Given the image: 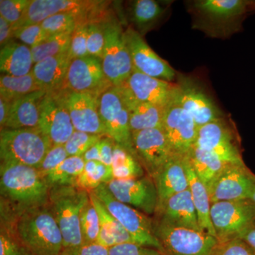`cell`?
<instances>
[{"label":"cell","mask_w":255,"mask_h":255,"mask_svg":"<svg viewBox=\"0 0 255 255\" xmlns=\"http://www.w3.org/2000/svg\"><path fill=\"white\" fill-rule=\"evenodd\" d=\"M1 199L9 202L16 214L48 205L50 188L36 167L1 163Z\"/></svg>","instance_id":"6da1fadb"},{"label":"cell","mask_w":255,"mask_h":255,"mask_svg":"<svg viewBox=\"0 0 255 255\" xmlns=\"http://www.w3.org/2000/svg\"><path fill=\"white\" fill-rule=\"evenodd\" d=\"M14 38V30L12 25L4 18L0 16V45L6 46Z\"/></svg>","instance_id":"816d5d0a"},{"label":"cell","mask_w":255,"mask_h":255,"mask_svg":"<svg viewBox=\"0 0 255 255\" xmlns=\"http://www.w3.org/2000/svg\"><path fill=\"white\" fill-rule=\"evenodd\" d=\"M104 136L105 135L75 130L64 146L69 157H82L89 149L97 144Z\"/></svg>","instance_id":"ab89813d"},{"label":"cell","mask_w":255,"mask_h":255,"mask_svg":"<svg viewBox=\"0 0 255 255\" xmlns=\"http://www.w3.org/2000/svg\"><path fill=\"white\" fill-rule=\"evenodd\" d=\"M105 33V46L102 57V67L109 81L118 87L133 72L124 30L117 19L102 22Z\"/></svg>","instance_id":"9c48e42d"},{"label":"cell","mask_w":255,"mask_h":255,"mask_svg":"<svg viewBox=\"0 0 255 255\" xmlns=\"http://www.w3.org/2000/svg\"><path fill=\"white\" fill-rule=\"evenodd\" d=\"M39 90H42L32 72L22 77L6 75L0 77V99L10 103Z\"/></svg>","instance_id":"1f68e13d"},{"label":"cell","mask_w":255,"mask_h":255,"mask_svg":"<svg viewBox=\"0 0 255 255\" xmlns=\"http://www.w3.org/2000/svg\"><path fill=\"white\" fill-rule=\"evenodd\" d=\"M251 200L253 201V203L255 204V187L254 190H253V193H252L251 196Z\"/></svg>","instance_id":"9f6ffc18"},{"label":"cell","mask_w":255,"mask_h":255,"mask_svg":"<svg viewBox=\"0 0 255 255\" xmlns=\"http://www.w3.org/2000/svg\"><path fill=\"white\" fill-rule=\"evenodd\" d=\"M85 13L66 12L53 15L42 21L40 24L48 36L72 34L79 23L90 21Z\"/></svg>","instance_id":"d590c367"},{"label":"cell","mask_w":255,"mask_h":255,"mask_svg":"<svg viewBox=\"0 0 255 255\" xmlns=\"http://www.w3.org/2000/svg\"><path fill=\"white\" fill-rule=\"evenodd\" d=\"M85 164L82 157H68L58 167L46 174L45 179L50 188L75 186Z\"/></svg>","instance_id":"836d02e7"},{"label":"cell","mask_w":255,"mask_h":255,"mask_svg":"<svg viewBox=\"0 0 255 255\" xmlns=\"http://www.w3.org/2000/svg\"><path fill=\"white\" fill-rule=\"evenodd\" d=\"M70 62L68 53L50 57L34 64L32 74L42 90L56 93L63 90Z\"/></svg>","instance_id":"484cf974"},{"label":"cell","mask_w":255,"mask_h":255,"mask_svg":"<svg viewBox=\"0 0 255 255\" xmlns=\"http://www.w3.org/2000/svg\"><path fill=\"white\" fill-rule=\"evenodd\" d=\"M187 169L189 189L190 191L193 203L201 230L216 237L214 227L211 219V203L210 200L209 190L205 184L198 177L194 169L191 167L187 155Z\"/></svg>","instance_id":"f1b7e54d"},{"label":"cell","mask_w":255,"mask_h":255,"mask_svg":"<svg viewBox=\"0 0 255 255\" xmlns=\"http://www.w3.org/2000/svg\"><path fill=\"white\" fill-rule=\"evenodd\" d=\"M112 87L104 72L102 60L88 55L71 60L63 90L100 97Z\"/></svg>","instance_id":"e0dca14e"},{"label":"cell","mask_w":255,"mask_h":255,"mask_svg":"<svg viewBox=\"0 0 255 255\" xmlns=\"http://www.w3.org/2000/svg\"><path fill=\"white\" fill-rule=\"evenodd\" d=\"M99 108L106 136L136 157L132 145L129 111L117 87H111L100 96Z\"/></svg>","instance_id":"7c38bea8"},{"label":"cell","mask_w":255,"mask_h":255,"mask_svg":"<svg viewBox=\"0 0 255 255\" xmlns=\"http://www.w3.org/2000/svg\"><path fill=\"white\" fill-rule=\"evenodd\" d=\"M46 93L45 90H39L13 102L7 122L3 129L38 128L40 119V105Z\"/></svg>","instance_id":"4316f807"},{"label":"cell","mask_w":255,"mask_h":255,"mask_svg":"<svg viewBox=\"0 0 255 255\" xmlns=\"http://www.w3.org/2000/svg\"><path fill=\"white\" fill-rule=\"evenodd\" d=\"M169 4V1L156 0L128 1L126 7L127 21L130 22V26L144 36L160 23Z\"/></svg>","instance_id":"d4e9b609"},{"label":"cell","mask_w":255,"mask_h":255,"mask_svg":"<svg viewBox=\"0 0 255 255\" xmlns=\"http://www.w3.org/2000/svg\"><path fill=\"white\" fill-rule=\"evenodd\" d=\"M112 195L147 216L156 214L158 193L155 181L148 175L132 179H112L107 184Z\"/></svg>","instance_id":"d6986e66"},{"label":"cell","mask_w":255,"mask_h":255,"mask_svg":"<svg viewBox=\"0 0 255 255\" xmlns=\"http://www.w3.org/2000/svg\"><path fill=\"white\" fill-rule=\"evenodd\" d=\"M31 0H1L0 1V16L8 22L15 25L22 18Z\"/></svg>","instance_id":"b9f144b4"},{"label":"cell","mask_w":255,"mask_h":255,"mask_svg":"<svg viewBox=\"0 0 255 255\" xmlns=\"http://www.w3.org/2000/svg\"><path fill=\"white\" fill-rule=\"evenodd\" d=\"M92 192L118 220L131 236L134 243L155 248L162 253V248L155 236L154 221L147 215L117 200L109 190L107 184H101Z\"/></svg>","instance_id":"8992f818"},{"label":"cell","mask_w":255,"mask_h":255,"mask_svg":"<svg viewBox=\"0 0 255 255\" xmlns=\"http://www.w3.org/2000/svg\"><path fill=\"white\" fill-rule=\"evenodd\" d=\"M0 255H33L15 237L11 230L1 226Z\"/></svg>","instance_id":"ee69618b"},{"label":"cell","mask_w":255,"mask_h":255,"mask_svg":"<svg viewBox=\"0 0 255 255\" xmlns=\"http://www.w3.org/2000/svg\"><path fill=\"white\" fill-rule=\"evenodd\" d=\"M34 66L30 47L14 41L0 50V71L1 75L22 77L31 73Z\"/></svg>","instance_id":"83f0119b"},{"label":"cell","mask_w":255,"mask_h":255,"mask_svg":"<svg viewBox=\"0 0 255 255\" xmlns=\"http://www.w3.org/2000/svg\"><path fill=\"white\" fill-rule=\"evenodd\" d=\"M60 255H110V249L97 243H84L75 248H63Z\"/></svg>","instance_id":"681fc988"},{"label":"cell","mask_w":255,"mask_h":255,"mask_svg":"<svg viewBox=\"0 0 255 255\" xmlns=\"http://www.w3.org/2000/svg\"><path fill=\"white\" fill-rule=\"evenodd\" d=\"M99 1L82 0H31L19 22L14 26V31L27 25L41 23L53 15L66 12L88 14L96 9Z\"/></svg>","instance_id":"7402d4cb"},{"label":"cell","mask_w":255,"mask_h":255,"mask_svg":"<svg viewBox=\"0 0 255 255\" xmlns=\"http://www.w3.org/2000/svg\"><path fill=\"white\" fill-rule=\"evenodd\" d=\"M105 46V33L100 21H92L87 24V51L90 56L102 60Z\"/></svg>","instance_id":"60d3db41"},{"label":"cell","mask_w":255,"mask_h":255,"mask_svg":"<svg viewBox=\"0 0 255 255\" xmlns=\"http://www.w3.org/2000/svg\"><path fill=\"white\" fill-rule=\"evenodd\" d=\"M59 93L75 130L106 135L99 108L100 97L65 90Z\"/></svg>","instance_id":"44dd1931"},{"label":"cell","mask_w":255,"mask_h":255,"mask_svg":"<svg viewBox=\"0 0 255 255\" xmlns=\"http://www.w3.org/2000/svg\"><path fill=\"white\" fill-rule=\"evenodd\" d=\"M190 4L196 28L214 37L238 31L246 15L255 11V1L248 0H196Z\"/></svg>","instance_id":"3957f363"},{"label":"cell","mask_w":255,"mask_h":255,"mask_svg":"<svg viewBox=\"0 0 255 255\" xmlns=\"http://www.w3.org/2000/svg\"><path fill=\"white\" fill-rule=\"evenodd\" d=\"M135 155L147 175L155 180L161 169L174 155L162 128L132 132Z\"/></svg>","instance_id":"4fadbf2b"},{"label":"cell","mask_w":255,"mask_h":255,"mask_svg":"<svg viewBox=\"0 0 255 255\" xmlns=\"http://www.w3.org/2000/svg\"><path fill=\"white\" fill-rule=\"evenodd\" d=\"M49 37L40 23L27 25L14 31V38L30 48L39 44Z\"/></svg>","instance_id":"f6af8a7d"},{"label":"cell","mask_w":255,"mask_h":255,"mask_svg":"<svg viewBox=\"0 0 255 255\" xmlns=\"http://www.w3.org/2000/svg\"><path fill=\"white\" fill-rule=\"evenodd\" d=\"M228 164H245L236 129L225 118L199 127L194 145Z\"/></svg>","instance_id":"30bf717a"},{"label":"cell","mask_w":255,"mask_h":255,"mask_svg":"<svg viewBox=\"0 0 255 255\" xmlns=\"http://www.w3.org/2000/svg\"><path fill=\"white\" fill-rule=\"evenodd\" d=\"M124 38L133 70L169 82L177 78L174 69L148 46L143 36L131 26L124 30Z\"/></svg>","instance_id":"2e32d148"},{"label":"cell","mask_w":255,"mask_h":255,"mask_svg":"<svg viewBox=\"0 0 255 255\" xmlns=\"http://www.w3.org/2000/svg\"><path fill=\"white\" fill-rule=\"evenodd\" d=\"M38 128L52 145H65L75 131L59 92L46 93L40 105Z\"/></svg>","instance_id":"ffe728a7"},{"label":"cell","mask_w":255,"mask_h":255,"mask_svg":"<svg viewBox=\"0 0 255 255\" xmlns=\"http://www.w3.org/2000/svg\"><path fill=\"white\" fill-rule=\"evenodd\" d=\"M116 142L111 137L104 136L100 140V150L101 161L107 167L112 168V159H113L114 145Z\"/></svg>","instance_id":"f907efd6"},{"label":"cell","mask_w":255,"mask_h":255,"mask_svg":"<svg viewBox=\"0 0 255 255\" xmlns=\"http://www.w3.org/2000/svg\"><path fill=\"white\" fill-rule=\"evenodd\" d=\"M17 215L13 233L33 255H60L63 238L48 205Z\"/></svg>","instance_id":"7a4b0ae2"},{"label":"cell","mask_w":255,"mask_h":255,"mask_svg":"<svg viewBox=\"0 0 255 255\" xmlns=\"http://www.w3.org/2000/svg\"><path fill=\"white\" fill-rule=\"evenodd\" d=\"M11 105V103H10V102H6L2 99H0V125H1V129L4 128L5 124L7 122Z\"/></svg>","instance_id":"f5cc1de1"},{"label":"cell","mask_w":255,"mask_h":255,"mask_svg":"<svg viewBox=\"0 0 255 255\" xmlns=\"http://www.w3.org/2000/svg\"><path fill=\"white\" fill-rule=\"evenodd\" d=\"M89 194H90V200L95 206L100 216V230L112 235L115 238L117 245L128 243H135L132 241L130 234L126 231L125 228L119 223L118 220L110 214L103 203L92 191H89Z\"/></svg>","instance_id":"8d00e7d4"},{"label":"cell","mask_w":255,"mask_h":255,"mask_svg":"<svg viewBox=\"0 0 255 255\" xmlns=\"http://www.w3.org/2000/svg\"><path fill=\"white\" fill-rule=\"evenodd\" d=\"M114 179H132L144 177L145 170L131 152L115 143L112 164Z\"/></svg>","instance_id":"d6a6232c"},{"label":"cell","mask_w":255,"mask_h":255,"mask_svg":"<svg viewBox=\"0 0 255 255\" xmlns=\"http://www.w3.org/2000/svg\"><path fill=\"white\" fill-rule=\"evenodd\" d=\"M71 34L55 35L48 37L39 44L31 48L34 64L50 57L68 53Z\"/></svg>","instance_id":"74e56055"},{"label":"cell","mask_w":255,"mask_h":255,"mask_svg":"<svg viewBox=\"0 0 255 255\" xmlns=\"http://www.w3.org/2000/svg\"><path fill=\"white\" fill-rule=\"evenodd\" d=\"M211 255H255V252L241 238L219 242Z\"/></svg>","instance_id":"bcb514c9"},{"label":"cell","mask_w":255,"mask_h":255,"mask_svg":"<svg viewBox=\"0 0 255 255\" xmlns=\"http://www.w3.org/2000/svg\"><path fill=\"white\" fill-rule=\"evenodd\" d=\"M177 93L179 102L194 119L198 128L225 118L214 101L199 82L184 75H177Z\"/></svg>","instance_id":"ac0fdd59"},{"label":"cell","mask_w":255,"mask_h":255,"mask_svg":"<svg viewBox=\"0 0 255 255\" xmlns=\"http://www.w3.org/2000/svg\"><path fill=\"white\" fill-rule=\"evenodd\" d=\"M100 228V216L90 198L80 216V230L84 243H97Z\"/></svg>","instance_id":"f35d334b"},{"label":"cell","mask_w":255,"mask_h":255,"mask_svg":"<svg viewBox=\"0 0 255 255\" xmlns=\"http://www.w3.org/2000/svg\"><path fill=\"white\" fill-rule=\"evenodd\" d=\"M156 214L157 221L164 224L202 231L189 189L169 198L159 206Z\"/></svg>","instance_id":"603a6c76"},{"label":"cell","mask_w":255,"mask_h":255,"mask_svg":"<svg viewBox=\"0 0 255 255\" xmlns=\"http://www.w3.org/2000/svg\"><path fill=\"white\" fill-rule=\"evenodd\" d=\"M166 106L139 104L129 110L131 132L162 128Z\"/></svg>","instance_id":"4dcf8cb0"},{"label":"cell","mask_w":255,"mask_h":255,"mask_svg":"<svg viewBox=\"0 0 255 255\" xmlns=\"http://www.w3.org/2000/svg\"><path fill=\"white\" fill-rule=\"evenodd\" d=\"M211 219L219 242L240 238L255 226V204L251 199L214 203Z\"/></svg>","instance_id":"ba28073f"},{"label":"cell","mask_w":255,"mask_h":255,"mask_svg":"<svg viewBox=\"0 0 255 255\" xmlns=\"http://www.w3.org/2000/svg\"><path fill=\"white\" fill-rule=\"evenodd\" d=\"M110 255H163L155 248L128 243L117 245L110 249Z\"/></svg>","instance_id":"c3c4849f"},{"label":"cell","mask_w":255,"mask_h":255,"mask_svg":"<svg viewBox=\"0 0 255 255\" xmlns=\"http://www.w3.org/2000/svg\"><path fill=\"white\" fill-rule=\"evenodd\" d=\"M154 181L158 193V209L171 196L189 189L187 155L174 154Z\"/></svg>","instance_id":"cb8c5ba5"},{"label":"cell","mask_w":255,"mask_h":255,"mask_svg":"<svg viewBox=\"0 0 255 255\" xmlns=\"http://www.w3.org/2000/svg\"><path fill=\"white\" fill-rule=\"evenodd\" d=\"M90 200L89 191L75 186L50 188L49 206L63 238V248L84 244L80 216L84 206Z\"/></svg>","instance_id":"277c9868"},{"label":"cell","mask_w":255,"mask_h":255,"mask_svg":"<svg viewBox=\"0 0 255 255\" xmlns=\"http://www.w3.org/2000/svg\"><path fill=\"white\" fill-rule=\"evenodd\" d=\"M52 146L38 128L1 129V163L23 164L38 169Z\"/></svg>","instance_id":"5b68a950"},{"label":"cell","mask_w":255,"mask_h":255,"mask_svg":"<svg viewBox=\"0 0 255 255\" xmlns=\"http://www.w3.org/2000/svg\"><path fill=\"white\" fill-rule=\"evenodd\" d=\"M117 88L129 111L139 104L167 105L175 94L177 85L133 70Z\"/></svg>","instance_id":"8fae6325"},{"label":"cell","mask_w":255,"mask_h":255,"mask_svg":"<svg viewBox=\"0 0 255 255\" xmlns=\"http://www.w3.org/2000/svg\"><path fill=\"white\" fill-rule=\"evenodd\" d=\"M162 129L174 153L187 155L195 143L199 128L190 114L183 108L177 90L166 105Z\"/></svg>","instance_id":"9a60e30c"},{"label":"cell","mask_w":255,"mask_h":255,"mask_svg":"<svg viewBox=\"0 0 255 255\" xmlns=\"http://www.w3.org/2000/svg\"><path fill=\"white\" fill-rule=\"evenodd\" d=\"M68 157L64 145L52 146L38 169L44 177L46 174L58 167Z\"/></svg>","instance_id":"7dc6e473"},{"label":"cell","mask_w":255,"mask_h":255,"mask_svg":"<svg viewBox=\"0 0 255 255\" xmlns=\"http://www.w3.org/2000/svg\"><path fill=\"white\" fill-rule=\"evenodd\" d=\"M187 158L196 175L207 187L228 164L195 145L188 152Z\"/></svg>","instance_id":"f546056e"},{"label":"cell","mask_w":255,"mask_h":255,"mask_svg":"<svg viewBox=\"0 0 255 255\" xmlns=\"http://www.w3.org/2000/svg\"><path fill=\"white\" fill-rule=\"evenodd\" d=\"M255 174L246 164H228L208 187L211 204L251 199Z\"/></svg>","instance_id":"5bb4252c"},{"label":"cell","mask_w":255,"mask_h":255,"mask_svg":"<svg viewBox=\"0 0 255 255\" xmlns=\"http://www.w3.org/2000/svg\"><path fill=\"white\" fill-rule=\"evenodd\" d=\"M114 179L112 169L96 161L85 162V167L77 180L75 187L87 191L95 190L101 184H108Z\"/></svg>","instance_id":"e575fe53"},{"label":"cell","mask_w":255,"mask_h":255,"mask_svg":"<svg viewBox=\"0 0 255 255\" xmlns=\"http://www.w3.org/2000/svg\"><path fill=\"white\" fill-rule=\"evenodd\" d=\"M87 22L79 23L72 33L68 51L71 60L90 55L87 47Z\"/></svg>","instance_id":"7bdbcfd3"},{"label":"cell","mask_w":255,"mask_h":255,"mask_svg":"<svg viewBox=\"0 0 255 255\" xmlns=\"http://www.w3.org/2000/svg\"><path fill=\"white\" fill-rule=\"evenodd\" d=\"M99 141L95 145L92 146L91 148L89 149L82 156L85 162H89V161H96V162H100L101 161V155L100 150V144Z\"/></svg>","instance_id":"db71d44e"},{"label":"cell","mask_w":255,"mask_h":255,"mask_svg":"<svg viewBox=\"0 0 255 255\" xmlns=\"http://www.w3.org/2000/svg\"><path fill=\"white\" fill-rule=\"evenodd\" d=\"M255 252V226L248 229L240 237Z\"/></svg>","instance_id":"11a10c76"},{"label":"cell","mask_w":255,"mask_h":255,"mask_svg":"<svg viewBox=\"0 0 255 255\" xmlns=\"http://www.w3.org/2000/svg\"><path fill=\"white\" fill-rule=\"evenodd\" d=\"M154 230L163 255H211L217 238L202 231L174 227L154 221Z\"/></svg>","instance_id":"52a82bcc"}]
</instances>
